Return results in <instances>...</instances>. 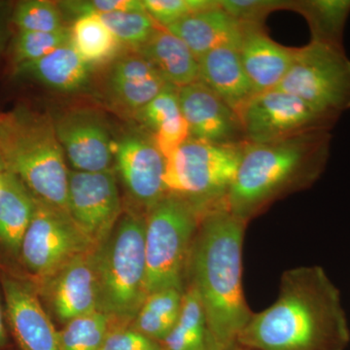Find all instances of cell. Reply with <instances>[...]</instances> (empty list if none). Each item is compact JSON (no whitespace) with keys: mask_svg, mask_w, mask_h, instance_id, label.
<instances>
[{"mask_svg":"<svg viewBox=\"0 0 350 350\" xmlns=\"http://www.w3.org/2000/svg\"><path fill=\"white\" fill-rule=\"evenodd\" d=\"M181 39L197 59L218 48L239 49L245 25L234 20L220 5L200 11L167 27Z\"/></svg>","mask_w":350,"mask_h":350,"instance_id":"d6986e66","label":"cell"},{"mask_svg":"<svg viewBox=\"0 0 350 350\" xmlns=\"http://www.w3.org/2000/svg\"><path fill=\"white\" fill-rule=\"evenodd\" d=\"M144 130L150 133L165 160L190 137L182 114L178 89L169 85L135 115Z\"/></svg>","mask_w":350,"mask_h":350,"instance_id":"7402d4cb","label":"cell"},{"mask_svg":"<svg viewBox=\"0 0 350 350\" xmlns=\"http://www.w3.org/2000/svg\"><path fill=\"white\" fill-rule=\"evenodd\" d=\"M3 289L9 322L21 349L61 350L59 331L31 288L6 278Z\"/></svg>","mask_w":350,"mask_h":350,"instance_id":"e0dca14e","label":"cell"},{"mask_svg":"<svg viewBox=\"0 0 350 350\" xmlns=\"http://www.w3.org/2000/svg\"><path fill=\"white\" fill-rule=\"evenodd\" d=\"M18 31L53 32L64 29L59 4L46 0H25L16 6L12 16Z\"/></svg>","mask_w":350,"mask_h":350,"instance_id":"1f68e13d","label":"cell"},{"mask_svg":"<svg viewBox=\"0 0 350 350\" xmlns=\"http://www.w3.org/2000/svg\"><path fill=\"white\" fill-rule=\"evenodd\" d=\"M200 80L238 115L255 96L254 88L246 75L239 50L223 47L198 59Z\"/></svg>","mask_w":350,"mask_h":350,"instance_id":"ffe728a7","label":"cell"},{"mask_svg":"<svg viewBox=\"0 0 350 350\" xmlns=\"http://www.w3.org/2000/svg\"><path fill=\"white\" fill-rule=\"evenodd\" d=\"M100 350H162L155 342L131 326H112Z\"/></svg>","mask_w":350,"mask_h":350,"instance_id":"d590c367","label":"cell"},{"mask_svg":"<svg viewBox=\"0 0 350 350\" xmlns=\"http://www.w3.org/2000/svg\"><path fill=\"white\" fill-rule=\"evenodd\" d=\"M98 312L113 326H130L146 298L145 215L122 213L109 236L94 251Z\"/></svg>","mask_w":350,"mask_h":350,"instance_id":"5b68a950","label":"cell"},{"mask_svg":"<svg viewBox=\"0 0 350 350\" xmlns=\"http://www.w3.org/2000/svg\"><path fill=\"white\" fill-rule=\"evenodd\" d=\"M68 211L96 247L109 236L122 215L121 198L112 170L86 172L70 170Z\"/></svg>","mask_w":350,"mask_h":350,"instance_id":"8fae6325","label":"cell"},{"mask_svg":"<svg viewBox=\"0 0 350 350\" xmlns=\"http://www.w3.org/2000/svg\"><path fill=\"white\" fill-rule=\"evenodd\" d=\"M244 139L266 144L332 125L293 94L273 89L257 94L239 114Z\"/></svg>","mask_w":350,"mask_h":350,"instance_id":"30bf717a","label":"cell"},{"mask_svg":"<svg viewBox=\"0 0 350 350\" xmlns=\"http://www.w3.org/2000/svg\"><path fill=\"white\" fill-rule=\"evenodd\" d=\"M202 215L189 200L170 193L145 215L147 293L167 288L185 289Z\"/></svg>","mask_w":350,"mask_h":350,"instance_id":"8992f818","label":"cell"},{"mask_svg":"<svg viewBox=\"0 0 350 350\" xmlns=\"http://www.w3.org/2000/svg\"><path fill=\"white\" fill-rule=\"evenodd\" d=\"M2 45H3V32H2L1 27H0V52L2 50Z\"/></svg>","mask_w":350,"mask_h":350,"instance_id":"f35d334b","label":"cell"},{"mask_svg":"<svg viewBox=\"0 0 350 350\" xmlns=\"http://www.w3.org/2000/svg\"><path fill=\"white\" fill-rule=\"evenodd\" d=\"M96 248L68 213L36 198L33 215L19 255L38 284L49 280L75 257Z\"/></svg>","mask_w":350,"mask_h":350,"instance_id":"9c48e42d","label":"cell"},{"mask_svg":"<svg viewBox=\"0 0 350 350\" xmlns=\"http://www.w3.org/2000/svg\"><path fill=\"white\" fill-rule=\"evenodd\" d=\"M329 142L328 130L266 144L245 142L226 206L248 224L275 200L310 187L325 169Z\"/></svg>","mask_w":350,"mask_h":350,"instance_id":"3957f363","label":"cell"},{"mask_svg":"<svg viewBox=\"0 0 350 350\" xmlns=\"http://www.w3.org/2000/svg\"><path fill=\"white\" fill-rule=\"evenodd\" d=\"M244 144H213L189 137L165 160L167 191L189 200L202 214L226 204Z\"/></svg>","mask_w":350,"mask_h":350,"instance_id":"52a82bcc","label":"cell"},{"mask_svg":"<svg viewBox=\"0 0 350 350\" xmlns=\"http://www.w3.org/2000/svg\"><path fill=\"white\" fill-rule=\"evenodd\" d=\"M247 223L226 204L202 215L189 261L187 282L194 285L214 340L234 349L253 312L243 286V248Z\"/></svg>","mask_w":350,"mask_h":350,"instance_id":"7a4b0ae2","label":"cell"},{"mask_svg":"<svg viewBox=\"0 0 350 350\" xmlns=\"http://www.w3.org/2000/svg\"><path fill=\"white\" fill-rule=\"evenodd\" d=\"M294 4L283 0H219L221 8L243 25H262L269 13L278 9H293Z\"/></svg>","mask_w":350,"mask_h":350,"instance_id":"836d02e7","label":"cell"},{"mask_svg":"<svg viewBox=\"0 0 350 350\" xmlns=\"http://www.w3.org/2000/svg\"><path fill=\"white\" fill-rule=\"evenodd\" d=\"M142 4L154 22L167 29L193 14L217 6L219 0H144Z\"/></svg>","mask_w":350,"mask_h":350,"instance_id":"d6a6232c","label":"cell"},{"mask_svg":"<svg viewBox=\"0 0 350 350\" xmlns=\"http://www.w3.org/2000/svg\"><path fill=\"white\" fill-rule=\"evenodd\" d=\"M0 170H6L5 167H4V163L2 162L1 157H0Z\"/></svg>","mask_w":350,"mask_h":350,"instance_id":"60d3db41","label":"cell"},{"mask_svg":"<svg viewBox=\"0 0 350 350\" xmlns=\"http://www.w3.org/2000/svg\"><path fill=\"white\" fill-rule=\"evenodd\" d=\"M53 123L64 156L73 170L86 172L111 170L114 140L98 113L78 108L63 113Z\"/></svg>","mask_w":350,"mask_h":350,"instance_id":"4fadbf2b","label":"cell"},{"mask_svg":"<svg viewBox=\"0 0 350 350\" xmlns=\"http://www.w3.org/2000/svg\"><path fill=\"white\" fill-rule=\"evenodd\" d=\"M185 289L167 288L147 295L131 327L161 342L169 335L180 313Z\"/></svg>","mask_w":350,"mask_h":350,"instance_id":"d4e9b609","label":"cell"},{"mask_svg":"<svg viewBox=\"0 0 350 350\" xmlns=\"http://www.w3.org/2000/svg\"><path fill=\"white\" fill-rule=\"evenodd\" d=\"M70 42V29L53 32L18 31L12 43L14 66L31 63Z\"/></svg>","mask_w":350,"mask_h":350,"instance_id":"4dcf8cb0","label":"cell"},{"mask_svg":"<svg viewBox=\"0 0 350 350\" xmlns=\"http://www.w3.org/2000/svg\"><path fill=\"white\" fill-rule=\"evenodd\" d=\"M349 344L340 290L319 266L284 271L275 303L253 312L237 338L253 350H345Z\"/></svg>","mask_w":350,"mask_h":350,"instance_id":"6da1fadb","label":"cell"},{"mask_svg":"<svg viewBox=\"0 0 350 350\" xmlns=\"http://www.w3.org/2000/svg\"><path fill=\"white\" fill-rule=\"evenodd\" d=\"M36 207V197L11 172H2L0 186V244L14 255L21 244Z\"/></svg>","mask_w":350,"mask_h":350,"instance_id":"cb8c5ba5","label":"cell"},{"mask_svg":"<svg viewBox=\"0 0 350 350\" xmlns=\"http://www.w3.org/2000/svg\"><path fill=\"white\" fill-rule=\"evenodd\" d=\"M114 163L126 193L145 215L167 194L165 158L145 130L124 133L113 146Z\"/></svg>","mask_w":350,"mask_h":350,"instance_id":"7c38bea8","label":"cell"},{"mask_svg":"<svg viewBox=\"0 0 350 350\" xmlns=\"http://www.w3.org/2000/svg\"><path fill=\"white\" fill-rule=\"evenodd\" d=\"M207 321L194 285L186 283L180 313L169 335L160 342L162 350H200L206 342Z\"/></svg>","mask_w":350,"mask_h":350,"instance_id":"484cf974","label":"cell"},{"mask_svg":"<svg viewBox=\"0 0 350 350\" xmlns=\"http://www.w3.org/2000/svg\"><path fill=\"white\" fill-rule=\"evenodd\" d=\"M59 8L64 12L76 16L96 14L103 15L121 11H144L142 1L138 0H75V1H62Z\"/></svg>","mask_w":350,"mask_h":350,"instance_id":"e575fe53","label":"cell"},{"mask_svg":"<svg viewBox=\"0 0 350 350\" xmlns=\"http://www.w3.org/2000/svg\"><path fill=\"white\" fill-rule=\"evenodd\" d=\"M295 10L305 16L312 29V41L342 46L350 0H308L295 2Z\"/></svg>","mask_w":350,"mask_h":350,"instance_id":"83f0119b","label":"cell"},{"mask_svg":"<svg viewBox=\"0 0 350 350\" xmlns=\"http://www.w3.org/2000/svg\"><path fill=\"white\" fill-rule=\"evenodd\" d=\"M200 350H232V349H228L224 345H221L217 340H214L211 337V334L207 333V337L206 342H204V347Z\"/></svg>","mask_w":350,"mask_h":350,"instance_id":"8d00e7d4","label":"cell"},{"mask_svg":"<svg viewBox=\"0 0 350 350\" xmlns=\"http://www.w3.org/2000/svg\"><path fill=\"white\" fill-rule=\"evenodd\" d=\"M152 64L169 85L180 89L200 80L199 61L174 33L158 27L139 49L133 51Z\"/></svg>","mask_w":350,"mask_h":350,"instance_id":"603a6c76","label":"cell"},{"mask_svg":"<svg viewBox=\"0 0 350 350\" xmlns=\"http://www.w3.org/2000/svg\"><path fill=\"white\" fill-rule=\"evenodd\" d=\"M70 41L78 55L90 66L107 63L114 59L121 46L100 16L96 14L76 18L70 27Z\"/></svg>","mask_w":350,"mask_h":350,"instance_id":"4316f807","label":"cell"},{"mask_svg":"<svg viewBox=\"0 0 350 350\" xmlns=\"http://www.w3.org/2000/svg\"><path fill=\"white\" fill-rule=\"evenodd\" d=\"M232 350H253V349H245V347H239V345H236V347H234V349H232Z\"/></svg>","mask_w":350,"mask_h":350,"instance_id":"ab89813d","label":"cell"},{"mask_svg":"<svg viewBox=\"0 0 350 350\" xmlns=\"http://www.w3.org/2000/svg\"><path fill=\"white\" fill-rule=\"evenodd\" d=\"M275 89L296 96L333 124L350 108V59L342 46L312 40L298 48L291 68Z\"/></svg>","mask_w":350,"mask_h":350,"instance_id":"ba28073f","label":"cell"},{"mask_svg":"<svg viewBox=\"0 0 350 350\" xmlns=\"http://www.w3.org/2000/svg\"><path fill=\"white\" fill-rule=\"evenodd\" d=\"M167 86L147 59L131 52L113 62L105 92L112 105L135 115Z\"/></svg>","mask_w":350,"mask_h":350,"instance_id":"2e32d148","label":"cell"},{"mask_svg":"<svg viewBox=\"0 0 350 350\" xmlns=\"http://www.w3.org/2000/svg\"><path fill=\"white\" fill-rule=\"evenodd\" d=\"M120 44L133 51L139 49L152 38L158 25L146 11H121L98 15Z\"/></svg>","mask_w":350,"mask_h":350,"instance_id":"f546056e","label":"cell"},{"mask_svg":"<svg viewBox=\"0 0 350 350\" xmlns=\"http://www.w3.org/2000/svg\"><path fill=\"white\" fill-rule=\"evenodd\" d=\"M112 326L109 317L100 312L70 320L59 331L61 350H100Z\"/></svg>","mask_w":350,"mask_h":350,"instance_id":"f1b7e54d","label":"cell"},{"mask_svg":"<svg viewBox=\"0 0 350 350\" xmlns=\"http://www.w3.org/2000/svg\"><path fill=\"white\" fill-rule=\"evenodd\" d=\"M16 75L59 93H77L89 85L91 66L68 42L38 61L15 66Z\"/></svg>","mask_w":350,"mask_h":350,"instance_id":"44dd1931","label":"cell"},{"mask_svg":"<svg viewBox=\"0 0 350 350\" xmlns=\"http://www.w3.org/2000/svg\"><path fill=\"white\" fill-rule=\"evenodd\" d=\"M297 50L276 43L262 25H245L239 53L256 94L275 89L280 84L294 63Z\"/></svg>","mask_w":350,"mask_h":350,"instance_id":"ac0fdd59","label":"cell"},{"mask_svg":"<svg viewBox=\"0 0 350 350\" xmlns=\"http://www.w3.org/2000/svg\"><path fill=\"white\" fill-rule=\"evenodd\" d=\"M3 172H5V170H0V186H1V174Z\"/></svg>","mask_w":350,"mask_h":350,"instance_id":"b9f144b4","label":"cell"},{"mask_svg":"<svg viewBox=\"0 0 350 350\" xmlns=\"http://www.w3.org/2000/svg\"><path fill=\"white\" fill-rule=\"evenodd\" d=\"M0 157L36 199L68 213L69 170L52 119L25 107L0 114Z\"/></svg>","mask_w":350,"mask_h":350,"instance_id":"277c9868","label":"cell"},{"mask_svg":"<svg viewBox=\"0 0 350 350\" xmlns=\"http://www.w3.org/2000/svg\"><path fill=\"white\" fill-rule=\"evenodd\" d=\"M3 315H2L1 306H0V349L6 345L5 328H4Z\"/></svg>","mask_w":350,"mask_h":350,"instance_id":"74e56055","label":"cell"},{"mask_svg":"<svg viewBox=\"0 0 350 350\" xmlns=\"http://www.w3.org/2000/svg\"><path fill=\"white\" fill-rule=\"evenodd\" d=\"M96 250L75 257L49 280L39 284L53 312L64 324L98 312Z\"/></svg>","mask_w":350,"mask_h":350,"instance_id":"5bb4252c","label":"cell"},{"mask_svg":"<svg viewBox=\"0 0 350 350\" xmlns=\"http://www.w3.org/2000/svg\"><path fill=\"white\" fill-rule=\"evenodd\" d=\"M178 96L190 137L213 144L245 142L238 115L200 80L178 89Z\"/></svg>","mask_w":350,"mask_h":350,"instance_id":"9a60e30c","label":"cell"}]
</instances>
